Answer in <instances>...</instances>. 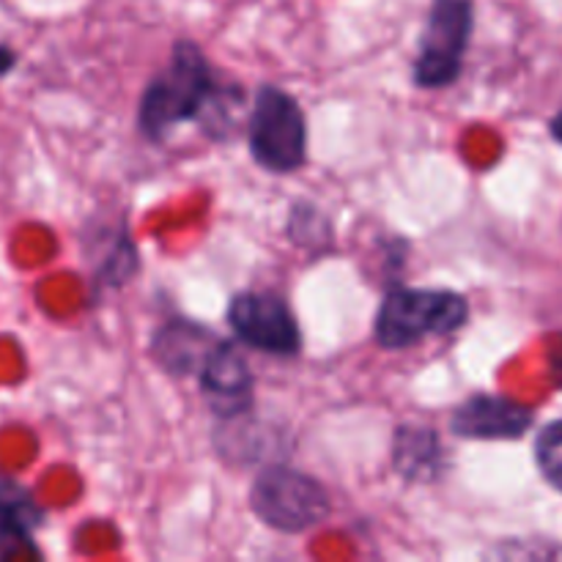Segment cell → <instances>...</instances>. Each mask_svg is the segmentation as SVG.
Returning a JSON list of instances; mask_svg holds the SVG:
<instances>
[{
    "mask_svg": "<svg viewBox=\"0 0 562 562\" xmlns=\"http://www.w3.org/2000/svg\"><path fill=\"white\" fill-rule=\"evenodd\" d=\"M201 390L212 412L225 420L245 415L252 406V373L245 357L225 340H217L203 366L198 368Z\"/></svg>",
    "mask_w": 562,
    "mask_h": 562,
    "instance_id": "7",
    "label": "cell"
},
{
    "mask_svg": "<svg viewBox=\"0 0 562 562\" xmlns=\"http://www.w3.org/2000/svg\"><path fill=\"white\" fill-rule=\"evenodd\" d=\"M214 344L217 338L209 329L190 322H170L159 329L151 349L165 371L173 376H190V373H198Z\"/></svg>",
    "mask_w": 562,
    "mask_h": 562,
    "instance_id": "10",
    "label": "cell"
},
{
    "mask_svg": "<svg viewBox=\"0 0 562 562\" xmlns=\"http://www.w3.org/2000/svg\"><path fill=\"white\" fill-rule=\"evenodd\" d=\"M250 154L272 173H291L307 159V124L300 102L283 88H258L247 124Z\"/></svg>",
    "mask_w": 562,
    "mask_h": 562,
    "instance_id": "3",
    "label": "cell"
},
{
    "mask_svg": "<svg viewBox=\"0 0 562 562\" xmlns=\"http://www.w3.org/2000/svg\"><path fill=\"white\" fill-rule=\"evenodd\" d=\"M14 64H16L14 49H9L5 44H0V77L9 75V71L14 69Z\"/></svg>",
    "mask_w": 562,
    "mask_h": 562,
    "instance_id": "13",
    "label": "cell"
},
{
    "mask_svg": "<svg viewBox=\"0 0 562 562\" xmlns=\"http://www.w3.org/2000/svg\"><path fill=\"white\" fill-rule=\"evenodd\" d=\"M44 525L42 505L22 483L0 475V560L33 549V536Z\"/></svg>",
    "mask_w": 562,
    "mask_h": 562,
    "instance_id": "9",
    "label": "cell"
},
{
    "mask_svg": "<svg viewBox=\"0 0 562 562\" xmlns=\"http://www.w3.org/2000/svg\"><path fill=\"white\" fill-rule=\"evenodd\" d=\"M228 324L241 344L267 355L291 357L302 349V335L291 307L267 291H245L228 305Z\"/></svg>",
    "mask_w": 562,
    "mask_h": 562,
    "instance_id": "6",
    "label": "cell"
},
{
    "mask_svg": "<svg viewBox=\"0 0 562 562\" xmlns=\"http://www.w3.org/2000/svg\"><path fill=\"white\" fill-rule=\"evenodd\" d=\"M393 459L395 470L404 472L412 481L434 477L439 472V459H442V448H439L437 434L417 426L401 428V431L395 434Z\"/></svg>",
    "mask_w": 562,
    "mask_h": 562,
    "instance_id": "11",
    "label": "cell"
},
{
    "mask_svg": "<svg viewBox=\"0 0 562 562\" xmlns=\"http://www.w3.org/2000/svg\"><path fill=\"white\" fill-rule=\"evenodd\" d=\"M467 316L470 305L456 291L395 285L379 307L376 340L384 349H404L428 335H453Z\"/></svg>",
    "mask_w": 562,
    "mask_h": 562,
    "instance_id": "2",
    "label": "cell"
},
{
    "mask_svg": "<svg viewBox=\"0 0 562 562\" xmlns=\"http://www.w3.org/2000/svg\"><path fill=\"white\" fill-rule=\"evenodd\" d=\"M472 0H434L415 58V82L420 88H448L459 80L470 47Z\"/></svg>",
    "mask_w": 562,
    "mask_h": 562,
    "instance_id": "5",
    "label": "cell"
},
{
    "mask_svg": "<svg viewBox=\"0 0 562 562\" xmlns=\"http://www.w3.org/2000/svg\"><path fill=\"white\" fill-rule=\"evenodd\" d=\"M250 505L263 525L280 532H305L329 516V497L322 483L289 467L263 470L252 483Z\"/></svg>",
    "mask_w": 562,
    "mask_h": 562,
    "instance_id": "4",
    "label": "cell"
},
{
    "mask_svg": "<svg viewBox=\"0 0 562 562\" xmlns=\"http://www.w3.org/2000/svg\"><path fill=\"white\" fill-rule=\"evenodd\" d=\"M532 412L505 395L481 393L453 412L456 437L464 439H519L530 431Z\"/></svg>",
    "mask_w": 562,
    "mask_h": 562,
    "instance_id": "8",
    "label": "cell"
},
{
    "mask_svg": "<svg viewBox=\"0 0 562 562\" xmlns=\"http://www.w3.org/2000/svg\"><path fill=\"white\" fill-rule=\"evenodd\" d=\"M214 104H225V99L206 55L198 44L179 42L168 66L146 86L137 121L143 135L162 140L184 121L203 119Z\"/></svg>",
    "mask_w": 562,
    "mask_h": 562,
    "instance_id": "1",
    "label": "cell"
},
{
    "mask_svg": "<svg viewBox=\"0 0 562 562\" xmlns=\"http://www.w3.org/2000/svg\"><path fill=\"white\" fill-rule=\"evenodd\" d=\"M536 461L549 486L562 492V420L549 423L536 439Z\"/></svg>",
    "mask_w": 562,
    "mask_h": 562,
    "instance_id": "12",
    "label": "cell"
},
{
    "mask_svg": "<svg viewBox=\"0 0 562 562\" xmlns=\"http://www.w3.org/2000/svg\"><path fill=\"white\" fill-rule=\"evenodd\" d=\"M552 135L558 137V140L562 143V110L552 119Z\"/></svg>",
    "mask_w": 562,
    "mask_h": 562,
    "instance_id": "14",
    "label": "cell"
}]
</instances>
